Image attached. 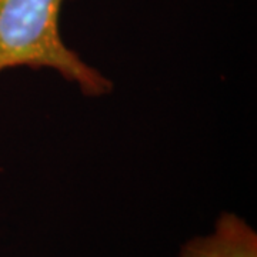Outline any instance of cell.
I'll use <instances>...</instances> for the list:
<instances>
[{
  "mask_svg": "<svg viewBox=\"0 0 257 257\" xmlns=\"http://www.w3.org/2000/svg\"><path fill=\"white\" fill-rule=\"evenodd\" d=\"M64 0H0V72L52 69L84 96L100 97L113 82L64 45L59 16Z\"/></svg>",
  "mask_w": 257,
  "mask_h": 257,
  "instance_id": "1",
  "label": "cell"
},
{
  "mask_svg": "<svg viewBox=\"0 0 257 257\" xmlns=\"http://www.w3.org/2000/svg\"><path fill=\"white\" fill-rule=\"evenodd\" d=\"M177 257H257V233L239 214L223 211L210 233L186 241Z\"/></svg>",
  "mask_w": 257,
  "mask_h": 257,
  "instance_id": "2",
  "label": "cell"
}]
</instances>
